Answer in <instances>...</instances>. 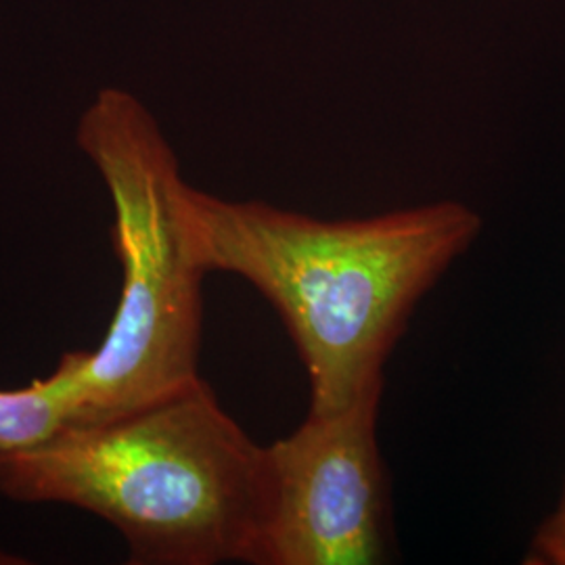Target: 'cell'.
Returning <instances> with one entry per match:
<instances>
[{"instance_id":"5","label":"cell","mask_w":565,"mask_h":565,"mask_svg":"<svg viewBox=\"0 0 565 565\" xmlns=\"http://www.w3.org/2000/svg\"><path fill=\"white\" fill-rule=\"evenodd\" d=\"M81 352L61 356L57 369L18 390H0V455L53 440L81 417Z\"/></svg>"},{"instance_id":"3","label":"cell","mask_w":565,"mask_h":565,"mask_svg":"<svg viewBox=\"0 0 565 565\" xmlns=\"http://www.w3.org/2000/svg\"><path fill=\"white\" fill-rule=\"evenodd\" d=\"M76 139L114 205L120 302L95 352H82L78 424L103 422L200 380L203 268L189 182L153 114L124 88H102ZM76 424V425H78Z\"/></svg>"},{"instance_id":"2","label":"cell","mask_w":565,"mask_h":565,"mask_svg":"<svg viewBox=\"0 0 565 565\" xmlns=\"http://www.w3.org/2000/svg\"><path fill=\"white\" fill-rule=\"evenodd\" d=\"M0 492L102 518L124 536L132 564H252L264 446L200 377L156 403L0 455Z\"/></svg>"},{"instance_id":"6","label":"cell","mask_w":565,"mask_h":565,"mask_svg":"<svg viewBox=\"0 0 565 565\" xmlns=\"http://www.w3.org/2000/svg\"><path fill=\"white\" fill-rule=\"evenodd\" d=\"M524 562L530 565H565V486L555 511L536 530Z\"/></svg>"},{"instance_id":"1","label":"cell","mask_w":565,"mask_h":565,"mask_svg":"<svg viewBox=\"0 0 565 565\" xmlns=\"http://www.w3.org/2000/svg\"><path fill=\"white\" fill-rule=\"evenodd\" d=\"M186 203L207 275L242 277L279 312L310 380V413L384 390L385 363L413 310L482 231L480 214L461 202L350 221L195 186Z\"/></svg>"},{"instance_id":"4","label":"cell","mask_w":565,"mask_h":565,"mask_svg":"<svg viewBox=\"0 0 565 565\" xmlns=\"http://www.w3.org/2000/svg\"><path fill=\"white\" fill-rule=\"evenodd\" d=\"M384 390L310 413L264 446L254 565H377L392 555L390 478L377 443Z\"/></svg>"}]
</instances>
